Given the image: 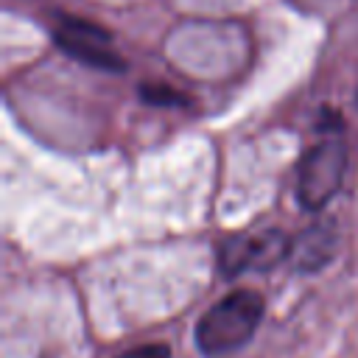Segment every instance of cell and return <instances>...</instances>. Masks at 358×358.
I'll return each instance as SVG.
<instances>
[{
    "label": "cell",
    "mask_w": 358,
    "mask_h": 358,
    "mask_svg": "<svg viewBox=\"0 0 358 358\" xmlns=\"http://www.w3.org/2000/svg\"><path fill=\"white\" fill-rule=\"evenodd\" d=\"M336 224L333 221H319L313 227H308L294 243H291V260L296 271H319L324 268L333 255H336Z\"/></svg>",
    "instance_id": "5b68a950"
},
{
    "label": "cell",
    "mask_w": 358,
    "mask_h": 358,
    "mask_svg": "<svg viewBox=\"0 0 358 358\" xmlns=\"http://www.w3.org/2000/svg\"><path fill=\"white\" fill-rule=\"evenodd\" d=\"M56 45L76 62L95 70H126V62L112 48V34L78 17H62L53 28Z\"/></svg>",
    "instance_id": "277c9868"
},
{
    "label": "cell",
    "mask_w": 358,
    "mask_h": 358,
    "mask_svg": "<svg viewBox=\"0 0 358 358\" xmlns=\"http://www.w3.org/2000/svg\"><path fill=\"white\" fill-rule=\"evenodd\" d=\"M347 171V148L341 140H324L313 145L299 162L296 173V199L305 210H322L341 187Z\"/></svg>",
    "instance_id": "7a4b0ae2"
},
{
    "label": "cell",
    "mask_w": 358,
    "mask_h": 358,
    "mask_svg": "<svg viewBox=\"0 0 358 358\" xmlns=\"http://www.w3.org/2000/svg\"><path fill=\"white\" fill-rule=\"evenodd\" d=\"M117 358H171V347L168 344H140L134 350L120 352Z\"/></svg>",
    "instance_id": "52a82bcc"
},
{
    "label": "cell",
    "mask_w": 358,
    "mask_h": 358,
    "mask_svg": "<svg viewBox=\"0 0 358 358\" xmlns=\"http://www.w3.org/2000/svg\"><path fill=\"white\" fill-rule=\"evenodd\" d=\"M263 310H266V302L260 291H252V288L229 291L201 313L196 324V347L204 355H221V352L238 350L255 336L263 319Z\"/></svg>",
    "instance_id": "6da1fadb"
},
{
    "label": "cell",
    "mask_w": 358,
    "mask_h": 358,
    "mask_svg": "<svg viewBox=\"0 0 358 358\" xmlns=\"http://www.w3.org/2000/svg\"><path fill=\"white\" fill-rule=\"evenodd\" d=\"M291 238L280 229L229 235L218 246V268L229 277L243 271H266L291 257Z\"/></svg>",
    "instance_id": "3957f363"
},
{
    "label": "cell",
    "mask_w": 358,
    "mask_h": 358,
    "mask_svg": "<svg viewBox=\"0 0 358 358\" xmlns=\"http://www.w3.org/2000/svg\"><path fill=\"white\" fill-rule=\"evenodd\" d=\"M140 98L145 101V103H157V106H179V103H185V95H179L176 90H168V87H148V84H143L140 87Z\"/></svg>",
    "instance_id": "8992f818"
}]
</instances>
